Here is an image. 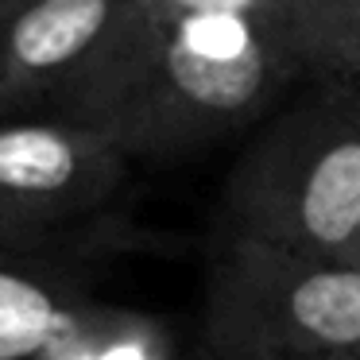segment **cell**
<instances>
[{
    "mask_svg": "<svg viewBox=\"0 0 360 360\" xmlns=\"http://www.w3.org/2000/svg\"><path fill=\"white\" fill-rule=\"evenodd\" d=\"M0 8H4V0H0Z\"/></svg>",
    "mask_w": 360,
    "mask_h": 360,
    "instance_id": "cell-12",
    "label": "cell"
},
{
    "mask_svg": "<svg viewBox=\"0 0 360 360\" xmlns=\"http://www.w3.org/2000/svg\"><path fill=\"white\" fill-rule=\"evenodd\" d=\"M198 345L213 360L360 352V264L267 244H210Z\"/></svg>",
    "mask_w": 360,
    "mask_h": 360,
    "instance_id": "cell-3",
    "label": "cell"
},
{
    "mask_svg": "<svg viewBox=\"0 0 360 360\" xmlns=\"http://www.w3.org/2000/svg\"><path fill=\"white\" fill-rule=\"evenodd\" d=\"M124 0H4L0 109L51 101L109 43Z\"/></svg>",
    "mask_w": 360,
    "mask_h": 360,
    "instance_id": "cell-6",
    "label": "cell"
},
{
    "mask_svg": "<svg viewBox=\"0 0 360 360\" xmlns=\"http://www.w3.org/2000/svg\"><path fill=\"white\" fill-rule=\"evenodd\" d=\"M318 66V74H345L360 78V0H275Z\"/></svg>",
    "mask_w": 360,
    "mask_h": 360,
    "instance_id": "cell-8",
    "label": "cell"
},
{
    "mask_svg": "<svg viewBox=\"0 0 360 360\" xmlns=\"http://www.w3.org/2000/svg\"><path fill=\"white\" fill-rule=\"evenodd\" d=\"M333 360H360V352H345V356H333Z\"/></svg>",
    "mask_w": 360,
    "mask_h": 360,
    "instance_id": "cell-11",
    "label": "cell"
},
{
    "mask_svg": "<svg viewBox=\"0 0 360 360\" xmlns=\"http://www.w3.org/2000/svg\"><path fill=\"white\" fill-rule=\"evenodd\" d=\"M321 78L271 12H198L132 47H101L51 97V117L97 128L132 163H179L248 140L290 94Z\"/></svg>",
    "mask_w": 360,
    "mask_h": 360,
    "instance_id": "cell-1",
    "label": "cell"
},
{
    "mask_svg": "<svg viewBox=\"0 0 360 360\" xmlns=\"http://www.w3.org/2000/svg\"><path fill=\"white\" fill-rule=\"evenodd\" d=\"M132 159L97 128L58 117L0 124V210L32 240H63L117 217Z\"/></svg>",
    "mask_w": 360,
    "mask_h": 360,
    "instance_id": "cell-4",
    "label": "cell"
},
{
    "mask_svg": "<svg viewBox=\"0 0 360 360\" xmlns=\"http://www.w3.org/2000/svg\"><path fill=\"white\" fill-rule=\"evenodd\" d=\"M229 240L360 264V78L306 82L244 140L210 221Z\"/></svg>",
    "mask_w": 360,
    "mask_h": 360,
    "instance_id": "cell-2",
    "label": "cell"
},
{
    "mask_svg": "<svg viewBox=\"0 0 360 360\" xmlns=\"http://www.w3.org/2000/svg\"><path fill=\"white\" fill-rule=\"evenodd\" d=\"M190 360H213V356H210V352H202V345H194V356H190Z\"/></svg>",
    "mask_w": 360,
    "mask_h": 360,
    "instance_id": "cell-10",
    "label": "cell"
},
{
    "mask_svg": "<svg viewBox=\"0 0 360 360\" xmlns=\"http://www.w3.org/2000/svg\"><path fill=\"white\" fill-rule=\"evenodd\" d=\"M194 349H182L167 318L132 306L97 302L78 333L51 360H190Z\"/></svg>",
    "mask_w": 360,
    "mask_h": 360,
    "instance_id": "cell-7",
    "label": "cell"
},
{
    "mask_svg": "<svg viewBox=\"0 0 360 360\" xmlns=\"http://www.w3.org/2000/svg\"><path fill=\"white\" fill-rule=\"evenodd\" d=\"M109 225H101V229H109ZM101 229H89V233H78V236H63V240H32V236H24L16 225H12L8 213L0 210V248H51V244H74V240H86V236L101 233Z\"/></svg>",
    "mask_w": 360,
    "mask_h": 360,
    "instance_id": "cell-9",
    "label": "cell"
},
{
    "mask_svg": "<svg viewBox=\"0 0 360 360\" xmlns=\"http://www.w3.org/2000/svg\"><path fill=\"white\" fill-rule=\"evenodd\" d=\"M128 225L55 248H0V360H51L89 318L94 264L124 248Z\"/></svg>",
    "mask_w": 360,
    "mask_h": 360,
    "instance_id": "cell-5",
    "label": "cell"
}]
</instances>
